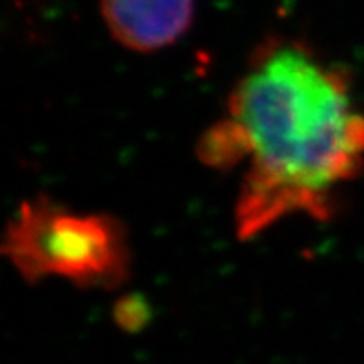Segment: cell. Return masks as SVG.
<instances>
[{"mask_svg":"<svg viewBox=\"0 0 364 364\" xmlns=\"http://www.w3.org/2000/svg\"><path fill=\"white\" fill-rule=\"evenodd\" d=\"M0 251L30 284L62 279L112 290L125 283L132 268L129 235L117 218L73 210L43 196L21 203Z\"/></svg>","mask_w":364,"mask_h":364,"instance_id":"7a4b0ae2","label":"cell"},{"mask_svg":"<svg viewBox=\"0 0 364 364\" xmlns=\"http://www.w3.org/2000/svg\"><path fill=\"white\" fill-rule=\"evenodd\" d=\"M197 153L210 168H242L240 240L290 216L327 220L364 168V114L342 68L294 39L257 47Z\"/></svg>","mask_w":364,"mask_h":364,"instance_id":"6da1fadb","label":"cell"},{"mask_svg":"<svg viewBox=\"0 0 364 364\" xmlns=\"http://www.w3.org/2000/svg\"><path fill=\"white\" fill-rule=\"evenodd\" d=\"M99 8L115 43L139 54L173 47L196 19V0H101Z\"/></svg>","mask_w":364,"mask_h":364,"instance_id":"3957f363","label":"cell"}]
</instances>
